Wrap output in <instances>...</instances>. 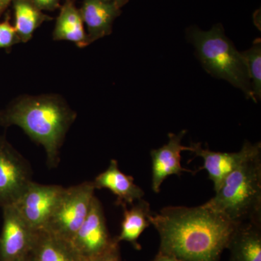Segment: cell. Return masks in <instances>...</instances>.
<instances>
[{
    "label": "cell",
    "mask_w": 261,
    "mask_h": 261,
    "mask_svg": "<svg viewBox=\"0 0 261 261\" xmlns=\"http://www.w3.org/2000/svg\"><path fill=\"white\" fill-rule=\"evenodd\" d=\"M190 39L206 71L227 81L252 99L246 61L225 35L222 25L217 24L208 32L192 29Z\"/></svg>",
    "instance_id": "cell-4"
},
{
    "label": "cell",
    "mask_w": 261,
    "mask_h": 261,
    "mask_svg": "<svg viewBox=\"0 0 261 261\" xmlns=\"http://www.w3.org/2000/svg\"><path fill=\"white\" fill-rule=\"evenodd\" d=\"M87 261H121L119 243L116 241L106 252Z\"/></svg>",
    "instance_id": "cell-21"
},
{
    "label": "cell",
    "mask_w": 261,
    "mask_h": 261,
    "mask_svg": "<svg viewBox=\"0 0 261 261\" xmlns=\"http://www.w3.org/2000/svg\"><path fill=\"white\" fill-rule=\"evenodd\" d=\"M30 163L5 137H0V207L15 203L32 181Z\"/></svg>",
    "instance_id": "cell-6"
},
{
    "label": "cell",
    "mask_w": 261,
    "mask_h": 261,
    "mask_svg": "<svg viewBox=\"0 0 261 261\" xmlns=\"http://www.w3.org/2000/svg\"><path fill=\"white\" fill-rule=\"evenodd\" d=\"M19 43H21L20 38L8 16L4 21L0 22V49H10Z\"/></svg>",
    "instance_id": "cell-20"
},
{
    "label": "cell",
    "mask_w": 261,
    "mask_h": 261,
    "mask_svg": "<svg viewBox=\"0 0 261 261\" xmlns=\"http://www.w3.org/2000/svg\"><path fill=\"white\" fill-rule=\"evenodd\" d=\"M89 45L112 33L121 8L113 0H83L80 9Z\"/></svg>",
    "instance_id": "cell-12"
},
{
    "label": "cell",
    "mask_w": 261,
    "mask_h": 261,
    "mask_svg": "<svg viewBox=\"0 0 261 261\" xmlns=\"http://www.w3.org/2000/svg\"><path fill=\"white\" fill-rule=\"evenodd\" d=\"M14 10V28L20 42L27 43L32 39L34 32L44 22L51 18L38 9L30 0H13Z\"/></svg>",
    "instance_id": "cell-18"
},
{
    "label": "cell",
    "mask_w": 261,
    "mask_h": 261,
    "mask_svg": "<svg viewBox=\"0 0 261 261\" xmlns=\"http://www.w3.org/2000/svg\"><path fill=\"white\" fill-rule=\"evenodd\" d=\"M0 234V261H24L32 254L37 231L25 222L13 205L4 206Z\"/></svg>",
    "instance_id": "cell-8"
},
{
    "label": "cell",
    "mask_w": 261,
    "mask_h": 261,
    "mask_svg": "<svg viewBox=\"0 0 261 261\" xmlns=\"http://www.w3.org/2000/svg\"><path fill=\"white\" fill-rule=\"evenodd\" d=\"M190 152L203 160V165L197 171L205 170L217 191L230 173L248 160L261 154L260 142L252 144L246 141L238 152H221L205 149L200 143H191Z\"/></svg>",
    "instance_id": "cell-10"
},
{
    "label": "cell",
    "mask_w": 261,
    "mask_h": 261,
    "mask_svg": "<svg viewBox=\"0 0 261 261\" xmlns=\"http://www.w3.org/2000/svg\"><path fill=\"white\" fill-rule=\"evenodd\" d=\"M152 261H181L176 258V257L170 255V254L165 253V252H159L158 255L154 257Z\"/></svg>",
    "instance_id": "cell-23"
},
{
    "label": "cell",
    "mask_w": 261,
    "mask_h": 261,
    "mask_svg": "<svg viewBox=\"0 0 261 261\" xmlns=\"http://www.w3.org/2000/svg\"><path fill=\"white\" fill-rule=\"evenodd\" d=\"M64 187L31 181L12 204L25 222L35 231L44 229Z\"/></svg>",
    "instance_id": "cell-7"
},
{
    "label": "cell",
    "mask_w": 261,
    "mask_h": 261,
    "mask_svg": "<svg viewBox=\"0 0 261 261\" xmlns=\"http://www.w3.org/2000/svg\"><path fill=\"white\" fill-rule=\"evenodd\" d=\"M95 190L93 181L64 187L43 230L70 243L89 214Z\"/></svg>",
    "instance_id": "cell-5"
},
{
    "label": "cell",
    "mask_w": 261,
    "mask_h": 261,
    "mask_svg": "<svg viewBox=\"0 0 261 261\" xmlns=\"http://www.w3.org/2000/svg\"><path fill=\"white\" fill-rule=\"evenodd\" d=\"M243 53L246 61L247 70L251 84L252 99L257 102L261 97V41H254L252 47Z\"/></svg>",
    "instance_id": "cell-19"
},
{
    "label": "cell",
    "mask_w": 261,
    "mask_h": 261,
    "mask_svg": "<svg viewBox=\"0 0 261 261\" xmlns=\"http://www.w3.org/2000/svg\"><path fill=\"white\" fill-rule=\"evenodd\" d=\"M123 209L121 232L115 239L118 243L127 242L132 244L137 250H140L139 238L146 228L151 225L149 218L152 213L150 205L147 201L142 198L130 205L129 207L127 206L123 207Z\"/></svg>",
    "instance_id": "cell-17"
},
{
    "label": "cell",
    "mask_w": 261,
    "mask_h": 261,
    "mask_svg": "<svg viewBox=\"0 0 261 261\" xmlns=\"http://www.w3.org/2000/svg\"><path fill=\"white\" fill-rule=\"evenodd\" d=\"M187 130L178 135L168 134V142L159 149H152V189L154 193L161 192L163 181L173 175L180 176L182 173H197L181 166V152L190 151V146L182 145L181 141Z\"/></svg>",
    "instance_id": "cell-11"
},
{
    "label": "cell",
    "mask_w": 261,
    "mask_h": 261,
    "mask_svg": "<svg viewBox=\"0 0 261 261\" xmlns=\"http://www.w3.org/2000/svg\"><path fill=\"white\" fill-rule=\"evenodd\" d=\"M203 205L237 224L261 223V154L230 173Z\"/></svg>",
    "instance_id": "cell-3"
},
{
    "label": "cell",
    "mask_w": 261,
    "mask_h": 261,
    "mask_svg": "<svg viewBox=\"0 0 261 261\" xmlns=\"http://www.w3.org/2000/svg\"><path fill=\"white\" fill-rule=\"evenodd\" d=\"M160 252L181 261H220L238 224L204 205L168 206L151 214Z\"/></svg>",
    "instance_id": "cell-1"
},
{
    "label": "cell",
    "mask_w": 261,
    "mask_h": 261,
    "mask_svg": "<svg viewBox=\"0 0 261 261\" xmlns=\"http://www.w3.org/2000/svg\"><path fill=\"white\" fill-rule=\"evenodd\" d=\"M31 257L33 261H85L70 242L44 230L37 231Z\"/></svg>",
    "instance_id": "cell-16"
},
{
    "label": "cell",
    "mask_w": 261,
    "mask_h": 261,
    "mask_svg": "<svg viewBox=\"0 0 261 261\" xmlns=\"http://www.w3.org/2000/svg\"><path fill=\"white\" fill-rule=\"evenodd\" d=\"M36 7L42 11H55L61 8V0H30Z\"/></svg>",
    "instance_id": "cell-22"
},
{
    "label": "cell",
    "mask_w": 261,
    "mask_h": 261,
    "mask_svg": "<svg viewBox=\"0 0 261 261\" xmlns=\"http://www.w3.org/2000/svg\"><path fill=\"white\" fill-rule=\"evenodd\" d=\"M115 242L108 231L102 203L94 196L87 218L70 243L87 261L106 252Z\"/></svg>",
    "instance_id": "cell-9"
},
{
    "label": "cell",
    "mask_w": 261,
    "mask_h": 261,
    "mask_svg": "<svg viewBox=\"0 0 261 261\" xmlns=\"http://www.w3.org/2000/svg\"><path fill=\"white\" fill-rule=\"evenodd\" d=\"M60 9L53 32V40L68 41L80 48L89 46L83 20L74 1L64 0Z\"/></svg>",
    "instance_id": "cell-15"
},
{
    "label": "cell",
    "mask_w": 261,
    "mask_h": 261,
    "mask_svg": "<svg viewBox=\"0 0 261 261\" xmlns=\"http://www.w3.org/2000/svg\"><path fill=\"white\" fill-rule=\"evenodd\" d=\"M113 1L116 3V4L118 5L120 8H121L122 7L124 6L125 5L127 4L129 0H113Z\"/></svg>",
    "instance_id": "cell-25"
},
{
    "label": "cell",
    "mask_w": 261,
    "mask_h": 261,
    "mask_svg": "<svg viewBox=\"0 0 261 261\" xmlns=\"http://www.w3.org/2000/svg\"><path fill=\"white\" fill-rule=\"evenodd\" d=\"M226 249L230 261H261V223L238 224Z\"/></svg>",
    "instance_id": "cell-14"
},
{
    "label": "cell",
    "mask_w": 261,
    "mask_h": 261,
    "mask_svg": "<svg viewBox=\"0 0 261 261\" xmlns=\"http://www.w3.org/2000/svg\"><path fill=\"white\" fill-rule=\"evenodd\" d=\"M24 261H33V260H32V257H31V256H30V257H29V258L27 259V260H24Z\"/></svg>",
    "instance_id": "cell-26"
},
{
    "label": "cell",
    "mask_w": 261,
    "mask_h": 261,
    "mask_svg": "<svg viewBox=\"0 0 261 261\" xmlns=\"http://www.w3.org/2000/svg\"><path fill=\"white\" fill-rule=\"evenodd\" d=\"M93 183L96 190L107 189L112 192L116 197V205L122 207L133 205L145 195L134 178L122 172L116 160H111L107 169L96 176Z\"/></svg>",
    "instance_id": "cell-13"
},
{
    "label": "cell",
    "mask_w": 261,
    "mask_h": 261,
    "mask_svg": "<svg viewBox=\"0 0 261 261\" xmlns=\"http://www.w3.org/2000/svg\"><path fill=\"white\" fill-rule=\"evenodd\" d=\"M13 0H0V17L5 13L8 7L12 3Z\"/></svg>",
    "instance_id": "cell-24"
},
{
    "label": "cell",
    "mask_w": 261,
    "mask_h": 261,
    "mask_svg": "<svg viewBox=\"0 0 261 261\" xmlns=\"http://www.w3.org/2000/svg\"><path fill=\"white\" fill-rule=\"evenodd\" d=\"M76 118V112L60 94H23L0 111V126L21 128L44 147L48 166L56 168L65 137Z\"/></svg>",
    "instance_id": "cell-2"
}]
</instances>
